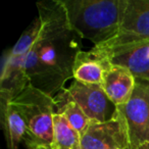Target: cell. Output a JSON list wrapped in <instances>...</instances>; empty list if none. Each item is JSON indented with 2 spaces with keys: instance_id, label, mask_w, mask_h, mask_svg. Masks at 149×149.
Segmentation results:
<instances>
[{
  "instance_id": "3957f363",
  "label": "cell",
  "mask_w": 149,
  "mask_h": 149,
  "mask_svg": "<svg viewBox=\"0 0 149 149\" xmlns=\"http://www.w3.org/2000/svg\"><path fill=\"white\" fill-rule=\"evenodd\" d=\"M13 102L21 111L26 124L24 144L27 149L38 146L51 148L53 141V116L55 113L54 97L28 85Z\"/></svg>"
},
{
  "instance_id": "7a4b0ae2",
  "label": "cell",
  "mask_w": 149,
  "mask_h": 149,
  "mask_svg": "<svg viewBox=\"0 0 149 149\" xmlns=\"http://www.w3.org/2000/svg\"><path fill=\"white\" fill-rule=\"evenodd\" d=\"M61 3L72 31L98 47L118 33L126 0H61Z\"/></svg>"
},
{
  "instance_id": "52a82bcc",
  "label": "cell",
  "mask_w": 149,
  "mask_h": 149,
  "mask_svg": "<svg viewBox=\"0 0 149 149\" xmlns=\"http://www.w3.org/2000/svg\"><path fill=\"white\" fill-rule=\"evenodd\" d=\"M130 147L128 128L120 109L103 123L91 120L81 136V149H126Z\"/></svg>"
},
{
  "instance_id": "8fae6325",
  "label": "cell",
  "mask_w": 149,
  "mask_h": 149,
  "mask_svg": "<svg viewBox=\"0 0 149 149\" xmlns=\"http://www.w3.org/2000/svg\"><path fill=\"white\" fill-rule=\"evenodd\" d=\"M13 98L0 94V123L7 149H19L26 136V124Z\"/></svg>"
},
{
  "instance_id": "2e32d148",
  "label": "cell",
  "mask_w": 149,
  "mask_h": 149,
  "mask_svg": "<svg viewBox=\"0 0 149 149\" xmlns=\"http://www.w3.org/2000/svg\"><path fill=\"white\" fill-rule=\"evenodd\" d=\"M139 149H149V143H147L146 145H144V146L140 147Z\"/></svg>"
},
{
  "instance_id": "5bb4252c",
  "label": "cell",
  "mask_w": 149,
  "mask_h": 149,
  "mask_svg": "<svg viewBox=\"0 0 149 149\" xmlns=\"http://www.w3.org/2000/svg\"><path fill=\"white\" fill-rule=\"evenodd\" d=\"M51 149H81V135L74 130L62 114L53 116V141Z\"/></svg>"
},
{
  "instance_id": "30bf717a",
  "label": "cell",
  "mask_w": 149,
  "mask_h": 149,
  "mask_svg": "<svg viewBox=\"0 0 149 149\" xmlns=\"http://www.w3.org/2000/svg\"><path fill=\"white\" fill-rule=\"evenodd\" d=\"M135 85L136 78L128 68L112 63L104 74L101 87L112 103L120 106L129 101Z\"/></svg>"
},
{
  "instance_id": "9a60e30c",
  "label": "cell",
  "mask_w": 149,
  "mask_h": 149,
  "mask_svg": "<svg viewBox=\"0 0 149 149\" xmlns=\"http://www.w3.org/2000/svg\"><path fill=\"white\" fill-rule=\"evenodd\" d=\"M34 149H51V148H50V147H47V146H38Z\"/></svg>"
},
{
  "instance_id": "ba28073f",
  "label": "cell",
  "mask_w": 149,
  "mask_h": 149,
  "mask_svg": "<svg viewBox=\"0 0 149 149\" xmlns=\"http://www.w3.org/2000/svg\"><path fill=\"white\" fill-rule=\"evenodd\" d=\"M63 90L93 122H106L114 116L118 109V106L107 97L101 85L85 84L74 80Z\"/></svg>"
},
{
  "instance_id": "4fadbf2b",
  "label": "cell",
  "mask_w": 149,
  "mask_h": 149,
  "mask_svg": "<svg viewBox=\"0 0 149 149\" xmlns=\"http://www.w3.org/2000/svg\"><path fill=\"white\" fill-rule=\"evenodd\" d=\"M54 100L56 105L55 112L62 114L70 126L82 136L88 129L91 120L74 100L66 95L63 89L54 96Z\"/></svg>"
},
{
  "instance_id": "8992f818",
  "label": "cell",
  "mask_w": 149,
  "mask_h": 149,
  "mask_svg": "<svg viewBox=\"0 0 149 149\" xmlns=\"http://www.w3.org/2000/svg\"><path fill=\"white\" fill-rule=\"evenodd\" d=\"M118 108L128 128L131 148L139 149L149 143V82L136 79L131 98Z\"/></svg>"
},
{
  "instance_id": "5b68a950",
  "label": "cell",
  "mask_w": 149,
  "mask_h": 149,
  "mask_svg": "<svg viewBox=\"0 0 149 149\" xmlns=\"http://www.w3.org/2000/svg\"><path fill=\"white\" fill-rule=\"evenodd\" d=\"M149 41V0H126L118 33L98 46L108 56Z\"/></svg>"
},
{
  "instance_id": "6da1fadb",
  "label": "cell",
  "mask_w": 149,
  "mask_h": 149,
  "mask_svg": "<svg viewBox=\"0 0 149 149\" xmlns=\"http://www.w3.org/2000/svg\"><path fill=\"white\" fill-rule=\"evenodd\" d=\"M41 31L26 60L29 84L54 96L72 79L76 56L81 51V37L70 27L61 0L37 3Z\"/></svg>"
},
{
  "instance_id": "7c38bea8",
  "label": "cell",
  "mask_w": 149,
  "mask_h": 149,
  "mask_svg": "<svg viewBox=\"0 0 149 149\" xmlns=\"http://www.w3.org/2000/svg\"><path fill=\"white\" fill-rule=\"evenodd\" d=\"M113 64L128 68L136 79L149 82V41L109 55Z\"/></svg>"
},
{
  "instance_id": "e0dca14e",
  "label": "cell",
  "mask_w": 149,
  "mask_h": 149,
  "mask_svg": "<svg viewBox=\"0 0 149 149\" xmlns=\"http://www.w3.org/2000/svg\"><path fill=\"white\" fill-rule=\"evenodd\" d=\"M126 149H132V148H131V147H129V148H126Z\"/></svg>"
},
{
  "instance_id": "9c48e42d",
  "label": "cell",
  "mask_w": 149,
  "mask_h": 149,
  "mask_svg": "<svg viewBox=\"0 0 149 149\" xmlns=\"http://www.w3.org/2000/svg\"><path fill=\"white\" fill-rule=\"evenodd\" d=\"M112 62L107 54L97 47L81 50L76 56L72 68V79L85 84L101 85L104 74Z\"/></svg>"
},
{
  "instance_id": "277c9868",
  "label": "cell",
  "mask_w": 149,
  "mask_h": 149,
  "mask_svg": "<svg viewBox=\"0 0 149 149\" xmlns=\"http://www.w3.org/2000/svg\"><path fill=\"white\" fill-rule=\"evenodd\" d=\"M41 21L37 17L23 32L17 43L3 52L0 74V94L15 98L28 85L26 60L31 48L38 40Z\"/></svg>"
}]
</instances>
